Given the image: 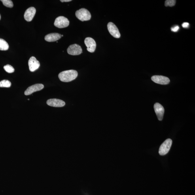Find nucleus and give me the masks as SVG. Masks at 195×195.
Here are the masks:
<instances>
[{"mask_svg":"<svg viewBox=\"0 0 195 195\" xmlns=\"http://www.w3.org/2000/svg\"><path fill=\"white\" fill-rule=\"evenodd\" d=\"M78 76L77 71L74 70L64 71L59 74L58 77L61 81L69 82L75 80Z\"/></svg>","mask_w":195,"mask_h":195,"instance_id":"1","label":"nucleus"},{"mask_svg":"<svg viewBox=\"0 0 195 195\" xmlns=\"http://www.w3.org/2000/svg\"><path fill=\"white\" fill-rule=\"evenodd\" d=\"M76 16L78 19L82 22L90 19L91 15L89 11L85 8H81L76 12Z\"/></svg>","mask_w":195,"mask_h":195,"instance_id":"2","label":"nucleus"},{"mask_svg":"<svg viewBox=\"0 0 195 195\" xmlns=\"http://www.w3.org/2000/svg\"><path fill=\"white\" fill-rule=\"evenodd\" d=\"M172 143V140L170 139H167L161 145L159 149V154L160 156H163L168 153L171 149Z\"/></svg>","mask_w":195,"mask_h":195,"instance_id":"3","label":"nucleus"},{"mask_svg":"<svg viewBox=\"0 0 195 195\" xmlns=\"http://www.w3.org/2000/svg\"><path fill=\"white\" fill-rule=\"evenodd\" d=\"M69 24L68 19L62 16L56 18L54 23L55 26L59 28H65L68 27Z\"/></svg>","mask_w":195,"mask_h":195,"instance_id":"4","label":"nucleus"},{"mask_svg":"<svg viewBox=\"0 0 195 195\" xmlns=\"http://www.w3.org/2000/svg\"><path fill=\"white\" fill-rule=\"evenodd\" d=\"M67 52L72 56H77L82 53V49L80 45L77 44H73L70 46L67 49Z\"/></svg>","mask_w":195,"mask_h":195,"instance_id":"5","label":"nucleus"},{"mask_svg":"<svg viewBox=\"0 0 195 195\" xmlns=\"http://www.w3.org/2000/svg\"><path fill=\"white\" fill-rule=\"evenodd\" d=\"M107 28L109 33L112 36L117 39L120 37V34L118 29L113 23L110 22L107 25Z\"/></svg>","mask_w":195,"mask_h":195,"instance_id":"6","label":"nucleus"},{"mask_svg":"<svg viewBox=\"0 0 195 195\" xmlns=\"http://www.w3.org/2000/svg\"><path fill=\"white\" fill-rule=\"evenodd\" d=\"M85 44L89 52H95L96 48V44L95 40L90 37L86 38L84 41Z\"/></svg>","mask_w":195,"mask_h":195,"instance_id":"7","label":"nucleus"},{"mask_svg":"<svg viewBox=\"0 0 195 195\" xmlns=\"http://www.w3.org/2000/svg\"><path fill=\"white\" fill-rule=\"evenodd\" d=\"M44 85L41 84H37L34 85L27 89L25 91L24 94L26 95H31L33 93L41 90L44 88Z\"/></svg>","mask_w":195,"mask_h":195,"instance_id":"8","label":"nucleus"},{"mask_svg":"<svg viewBox=\"0 0 195 195\" xmlns=\"http://www.w3.org/2000/svg\"><path fill=\"white\" fill-rule=\"evenodd\" d=\"M151 80L155 83L161 85H167L170 82L168 78L162 76H154L151 77Z\"/></svg>","mask_w":195,"mask_h":195,"instance_id":"9","label":"nucleus"},{"mask_svg":"<svg viewBox=\"0 0 195 195\" xmlns=\"http://www.w3.org/2000/svg\"><path fill=\"white\" fill-rule=\"evenodd\" d=\"M154 109L158 119L162 121L164 113V108L160 103H156L154 105Z\"/></svg>","mask_w":195,"mask_h":195,"instance_id":"10","label":"nucleus"},{"mask_svg":"<svg viewBox=\"0 0 195 195\" xmlns=\"http://www.w3.org/2000/svg\"><path fill=\"white\" fill-rule=\"evenodd\" d=\"M28 65L29 70L31 72H34L39 69L40 67V63L34 56H32L29 59Z\"/></svg>","mask_w":195,"mask_h":195,"instance_id":"11","label":"nucleus"},{"mask_svg":"<svg viewBox=\"0 0 195 195\" xmlns=\"http://www.w3.org/2000/svg\"><path fill=\"white\" fill-rule=\"evenodd\" d=\"M36 11L35 8L34 7H31L27 9L25 11L24 18L25 19L27 22H31L33 20L35 16Z\"/></svg>","mask_w":195,"mask_h":195,"instance_id":"12","label":"nucleus"},{"mask_svg":"<svg viewBox=\"0 0 195 195\" xmlns=\"http://www.w3.org/2000/svg\"><path fill=\"white\" fill-rule=\"evenodd\" d=\"M46 103L48 105L50 106L57 107L64 106L65 104L64 101L57 99H48Z\"/></svg>","mask_w":195,"mask_h":195,"instance_id":"13","label":"nucleus"},{"mask_svg":"<svg viewBox=\"0 0 195 195\" xmlns=\"http://www.w3.org/2000/svg\"><path fill=\"white\" fill-rule=\"evenodd\" d=\"M61 37V35L58 33H50L45 36L44 39L48 42H55L59 40Z\"/></svg>","mask_w":195,"mask_h":195,"instance_id":"14","label":"nucleus"},{"mask_svg":"<svg viewBox=\"0 0 195 195\" xmlns=\"http://www.w3.org/2000/svg\"><path fill=\"white\" fill-rule=\"evenodd\" d=\"M9 45L7 42L3 39H0V50H7L9 48Z\"/></svg>","mask_w":195,"mask_h":195,"instance_id":"15","label":"nucleus"},{"mask_svg":"<svg viewBox=\"0 0 195 195\" xmlns=\"http://www.w3.org/2000/svg\"><path fill=\"white\" fill-rule=\"evenodd\" d=\"M11 85V82L8 80H3L0 82V87L1 88H10Z\"/></svg>","mask_w":195,"mask_h":195,"instance_id":"16","label":"nucleus"},{"mask_svg":"<svg viewBox=\"0 0 195 195\" xmlns=\"http://www.w3.org/2000/svg\"><path fill=\"white\" fill-rule=\"evenodd\" d=\"M3 5L7 7L12 8L14 6L13 3L11 0H2Z\"/></svg>","mask_w":195,"mask_h":195,"instance_id":"17","label":"nucleus"},{"mask_svg":"<svg viewBox=\"0 0 195 195\" xmlns=\"http://www.w3.org/2000/svg\"><path fill=\"white\" fill-rule=\"evenodd\" d=\"M4 69L6 72L8 73H13L15 71V69L13 67L9 64L6 65L4 66Z\"/></svg>","mask_w":195,"mask_h":195,"instance_id":"18","label":"nucleus"},{"mask_svg":"<svg viewBox=\"0 0 195 195\" xmlns=\"http://www.w3.org/2000/svg\"><path fill=\"white\" fill-rule=\"evenodd\" d=\"M176 1L175 0H167L165 1V5L166 7H173L175 5Z\"/></svg>","mask_w":195,"mask_h":195,"instance_id":"19","label":"nucleus"},{"mask_svg":"<svg viewBox=\"0 0 195 195\" xmlns=\"http://www.w3.org/2000/svg\"><path fill=\"white\" fill-rule=\"evenodd\" d=\"M179 27L178 26H177H177L172 27L171 28V31L173 32H176L178 30H179Z\"/></svg>","mask_w":195,"mask_h":195,"instance_id":"20","label":"nucleus"},{"mask_svg":"<svg viewBox=\"0 0 195 195\" xmlns=\"http://www.w3.org/2000/svg\"><path fill=\"white\" fill-rule=\"evenodd\" d=\"M189 23H184L182 25L183 28H188L189 26Z\"/></svg>","mask_w":195,"mask_h":195,"instance_id":"21","label":"nucleus"},{"mask_svg":"<svg viewBox=\"0 0 195 195\" xmlns=\"http://www.w3.org/2000/svg\"><path fill=\"white\" fill-rule=\"evenodd\" d=\"M71 1V0H61L60 1L62 2H69Z\"/></svg>","mask_w":195,"mask_h":195,"instance_id":"22","label":"nucleus"},{"mask_svg":"<svg viewBox=\"0 0 195 195\" xmlns=\"http://www.w3.org/2000/svg\"><path fill=\"white\" fill-rule=\"evenodd\" d=\"M1 14H0V20H1Z\"/></svg>","mask_w":195,"mask_h":195,"instance_id":"23","label":"nucleus"},{"mask_svg":"<svg viewBox=\"0 0 195 195\" xmlns=\"http://www.w3.org/2000/svg\"><path fill=\"white\" fill-rule=\"evenodd\" d=\"M63 35H61V37H63Z\"/></svg>","mask_w":195,"mask_h":195,"instance_id":"24","label":"nucleus"}]
</instances>
